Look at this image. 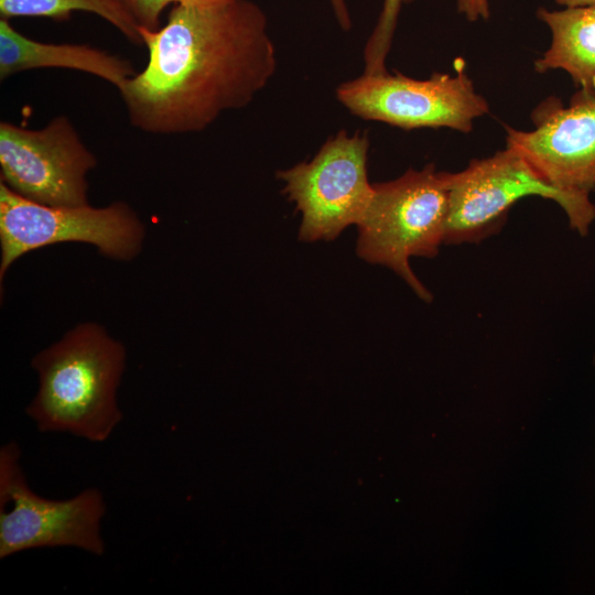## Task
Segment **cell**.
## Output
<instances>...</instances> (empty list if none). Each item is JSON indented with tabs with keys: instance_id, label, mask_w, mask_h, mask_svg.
Masks as SVG:
<instances>
[{
	"instance_id": "1",
	"label": "cell",
	"mask_w": 595,
	"mask_h": 595,
	"mask_svg": "<svg viewBox=\"0 0 595 595\" xmlns=\"http://www.w3.org/2000/svg\"><path fill=\"white\" fill-rule=\"evenodd\" d=\"M139 33L148 63L118 91L147 133L199 132L248 106L277 69L267 15L251 0L175 4L163 26Z\"/></svg>"
},
{
	"instance_id": "2",
	"label": "cell",
	"mask_w": 595,
	"mask_h": 595,
	"mask_svg": "<svg viewBox=\"0 0 595 595\" xmlns=\"http://www.w3.org/2000/svg\"><path fill=\"white\" fill-rule=\"evenodd\" d=\"M126 349L96 323H82L39 351L37 392L25 409L42 433L105 442L122 420L117 390Z\"/></svg>"
},
{
	"instance_id": "3",
	"label": "cell",
	"mask_w": 595,
	"mask_h": 595,
	"mask_svg": "<svg viewBox=\"0 0 595 595\" xmlns=\"http://www.w3.org/2000/svg\"><path fill=\"white\" fill-rule=\"evenodd\" d=\"M448 216L446 172L433 164L408 170L400 177L374 184L371 201L356 225L357 255L396 272L423 301L432 293L410 267L411 257H435Z\"/></svg>"
},
{
	"instance_id": "4",
	"label": "cell",
	"mask_w": 595,
	"mask_h": 595,
	"mask_svg": "<svg viewBox=\"0 0 595 595\" xmlns=\"http://www.w3.org/2000/svg\"><path fill=\"white\" fill-rule=\"evenodd\" d=\"M448 216L445 244H477L497 232L511 207L528 196L549 198L564 210L570 227L588 235L595 221L589 195L561 190L548 182L516 149L507 145L466 169L446 172Z\"/></svg>"
},
{
	"instance_id": "5",
	"label": "cell",
	"mask_w": 595,
	"mask_h": 595,
	"mask_svg": "<svg viewBox=\"0 0 595 595\" xmlns=\"http://www.w3.org/2000/svg\"><path fill=\"white\" fill-rule=\"evenodd\" d=\"M144 225L125 202L105 207L48 206L26 199L0 182V281L29 251L60 242L94 245L111 259L131 260L140 252Z\"/></svg>"
},
{
	"instance_id": "6",
	"label": "cell",
	"mask_w": 595,
	"mask_h": 595,
	"mask_svg": "<svg viewBox=\"0 0 595 595\" xmlns=\"http://www.w3.org/2000/svg\"><path fill=\"white\" fill-rule=\"evenodd\" d=\"M15 442L0 451V559L43 548L71 547L101 556V520L106 502L98 488L54 500L29 486Z\"/></svg>"
},
{
	"instance_id": "7",
	"label": "cell",
	"mask_w": 595,
	"mask_h": 595,
	"mask_svg": "<svg viewBox=\"0 0 595 595\" xmlns=\"http://www.w3.org/2000/svg\"><path fill=\"white\" fill-rule=\"evenodd\" d=\"M367 133L338 131L315 156L277 173L283 193L302 215L299 238L333 240L363 218L374 194L368 180Z\"/></svg>"
},
{
	"instance_id": "8",
	"label": "cell",
	"mask_w": 595,
	"mask_h": 595,
	"mask_svg": "<svg viewBox=\"0 0 595 595\" xmlns=\"http://www.w3.org/2000/svg\"><path fill=\"white\" fill-rule=\"evenodd\" d=\"M336 97L356 117L405 130L450 128L469 132L474 120L489 110L463 71L455 75L435 73L428 79L364 73L339 84Z\"/></svg>"
},
{
	"instance_id": "9",
	"label": "cell",
	"mask_w": 595,
	"mask_h": 595,
	"mask_svg": "<svg viewBox=\"0 0 595 595\" xmlns=\"http://www.w3.org/2000/svg\"><path fill=\"white\" fill-rule=\"evenodd\" d=\"M96 164L66 116L40 129L0 122V182L26 199L48 206L88 205L87 174Z\"/></svg>"
},
{
	"instance_id": "10",
	"label": "cell",
	"mask_w": 595,
	"mask_h": 595,
	"mask_svg": "<svg viewBox=\"0 0 595 595\" xmlns=\"http://www.w3.org/2000/svg\"><path fill=\"white\" fill-rule=\"evenodd\" d=\"M531 119L532 130L506 127L507 145L552 185L587 195L595 191V95L577 90L569 106L551 96Z\"/></svg>"
},
{
	"instance_id": "11",
	"label": "cell",
	"mask_w": 595,
	"mask_h": 595,
	"mask_svg": "<svg viewBox=\"0 0 595 595\" xmlns=\"http://www.w3.org/2000/svg\"><path fill=\"white\" fill-rule=\"evenodd\" d=\"M36 68H65L95 75L119 89L136 72L130 61L86 44L39 42L0 20V78Z\"/></svg>"
},
{
	"instance_id": "12",
	"label": "cell",
	"mask_w": 595,
	"mask_h": 595,
	"mask_svg": "<svg viewBox=\"0 0 595 595\" xmlns=\"http://www.w3.org/2000/svg\"><path fill=\"white\" fill-rule=\"evenodd\" d=\"M552 34L551 45L534 62L538 73L563 69L574 85L595 95V7H574L537 12Z\"/></svg>"
},
{
	"instance_id": "13",
	"label": "cell",
	"mask_w": 595,
	"mask_h": 595,
	"mask_svg": "<svg viewBox=\"0 0 595 595\" xmlns=\"http://www.w3.org/2000/svg\"><path fill=\"white\" fill-rule=\"evenodd\" d=\"M74 11H86L106 20L130 42L142 45L139 26L115 0H0L2 19L41 17L67 20Z\"/></svg>"
},
{
	"instance_id": "14",
	"label": "cell",
	"mask_w": 595,
	"mask_h": 595,
	"mask_svg": "<svg viewBox=\"0 0 595 595\" xmlns=\"http://www.w3.org/2000/svg\"><path fill=\"white\" fill-rule=\"evenodd\" d=\"M403 3L404 0H383L376 26L364 48L365 74L378 75L387 73L386 60Z\"/></svg>"
},
{
	"instance_id": "15",
	"label": "cell",
	"mask_w": 595,
	"mask_h": 595,
	"mask_svg": "<svg viewBox=\"0 0 595 595\" xmlns=\"http://www.w3.org/2000/svg\"><path fill=\"white\" fill-rule=\"evenodd\" d=\"M134 20L138 26L149 30L160 28L162 12L171 4H214L231 0H115Z\"/></svg>"
},
{
	"instance_id": "16",
	"label": "cell",
	"mask_w": 595,
	"mask_h": 595,
	"mask_svg": "<svg viewBox=\"0 0 595 595\" xmlns=\"http://www.w3.org/2000/svg\"><path fill=\"white\" fill-rule=\"evenodd\" d=\"M413 0H404L409 3ZM457 10L464 14L468 21H477L478 19L487 20L489 18V0H457Z\"/></svg>"
},
{
	"instance_id": "17",
	"label": "cell",
	"mask_w": 595,
	"mask_h": 595,
	"mask_svg": "<svg viewBox=\"0 0 595 595\" xmlns=\"http://www.w3.org/2000/svg\"><path fill=\"white\" fill-rule=\"evenodd\" d=\"M334 17L345 32H348L353 28V19L346 0H328Z\"/></svg>"
},
{
	"instance_id": "18",
	"label": "cell",
	"mask_w": 595,
	"mask_h": 595,
	"mask_svg": "<svg viewBox=\"0 0 595 595\" xmlns=\"http://www.w3.org/2000/svg\"><path fill=\"white\" fill-rule=\"evenodd\" d=\"M559 4L566 8L574 7H595V0H555Z\"/></svg>"
},
{
	"instance_id": "19",
	"label": "cell",
	"mask_w": 595,
	"mask_h": 595,
	"mask_svg": "<svg viewBox=\"0 0 595 595\" xmlns=\"http://www.w3.org/2000/svg\"><path fill=\"white\" fill-rule=\"evenodd\" d=\"M594 364H595V356H594Z\"/></svg>"
}]
</instances>
